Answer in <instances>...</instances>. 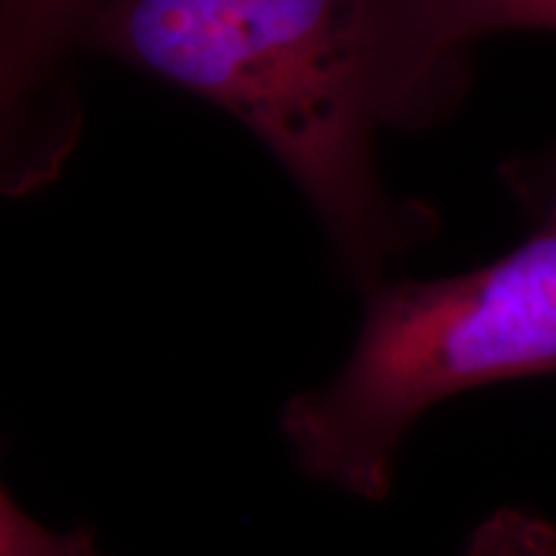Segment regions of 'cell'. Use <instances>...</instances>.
<instances>
[{"label":"cell","instance_id":"obj_4","mask_svg":"<svg viewBox=\"0 0 556 556\" xmlns=\"http://www.w3.org/2000/svg\"><path fill=\"white\" fill-rule=\"evenodd\" d=\"M441 37L456 50L503 31H556V0H435Z\"/></svg>","mask_w":556,"mask_h":556},{"label":"cell","instance_id":"obj_2","mask_svg":"<svg viewBox=\"0 0 556 556\" xmlns=\"http://www.w3.org/2000/svg\"><path fill=\"white\" fill-rule=\"evenodd\" d=\"M536 227L497 261L443 278H387L364 294L351 356L291 394L278 428L294 467L345 495L392 492L409 428L456 394L556 377V157L507 165Z\"/></svg>","mask_w":556,"mask_h":556},{"label":"cell","instance_id":"obj_6","mask_svg":"<svg viewBox=\"0 0 556 556\" xmlns=\"http://www.w3.org/2000/svg\"><path fill=\"white\" fill-rule=\"evenodd\" d=\"M464 556H556V528L526 510H500L471 533Z\"/></svg>","mask_w":556,"mask_h":556},{"label":"cell","instance_id":"obj_3","mask_svg":"<svg viewBox=\"0 0 556 556\" xmlns=\"http://www.w3.org/2000/svg\"><path fill=\"white\" fill-rule=\"evenodd\" d=\"M109 0H0V186L54 184L83 131L73 58Z\"/></svg>","mask_w":556,"mask_h":556},{"label":"cell","instance_id":"obj_1","mask_svg":"<svg viewBox=\"0 0 556 556\" xmlns=\"http://www.w3.org/2000/svg\"><path fill=\"white\" fill-rule=\"evenodd\" d=\"M83 52L242 124L361 294L438 235L433 208L394 193L379 165L381 137L435 127L467 93V50L441 37L435 0H109Z\"/></svg>","mask_w":556,"mask_h":556},{"label":"cell","instance_id":"obj_5","mask_svg":"<svg viewBox=\"0 0 556 556\" xmlns=\"http://www.w3.org/2000/svg\"><path fill=\"white\" fill-rule=\"evenodd\" d=\"M0 556H106L88 526L50 531L31 518L3 486L0 492Z\"/></svg>","mask_w":556,"mask_h":556}]
</instances>
